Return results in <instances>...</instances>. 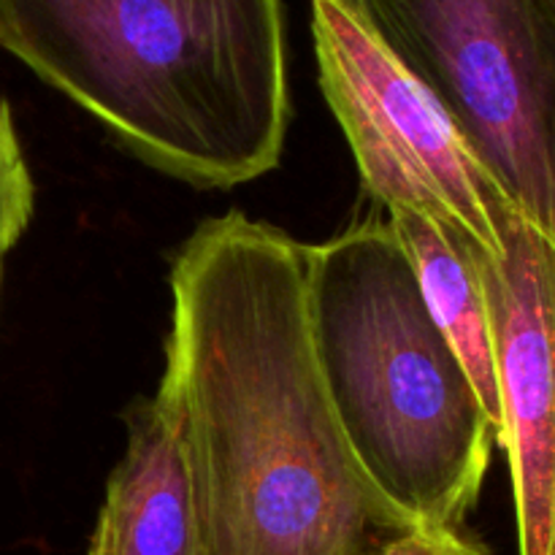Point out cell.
<instances>
[{
  "label": "cell",
  "instance_id": "7",
  "mask_svg": "<svg viewBox=\"0 0 555 555\" xmlns=\"http://www.w3.org/2000/svg\"><path fill=\"white\" fill-rule=\"evenodd\" d=\"M128 444L98 518L114 555H195V524L177 439L155 399L130 406Z\"/></svg>",
  "mask_w": 555,
  "mask_h": 555
},
{
  "label": "cell",
  "instance_id": "4",
  "mask_svg": "<svg viewBox=\"0 0 555 555\" xmlns=\"http://www.w3.org/2000/svg\"><path fill=\"white\" fill-rule=\"evenodd\" d=\"M555 244V0H341Z\"/></svg>",
  "mask_w": 555,
  "mask_h": 555
},
{
  "label": "cell",
  "instance_id": "10",
  "mask_svg": "<svg viewBox=\"0 0 555 555\" xmlns=\"http://www.w3.org/2000/svg\"><path fill=\"white\" fill-rule=\"evenodd\" d=\"M475 542L464 540L459 531L412 529L390 540L383 551L374 555H466Z\"/></svg>",
  "mask_w": 555,
  "mask_h": 555
},
{
  "label": "cell",
  "instance_id": "9",
  "mask_svg": "<svg viewBox=\"0 0 555 555\" xmlns=\"http://www.w3.org/2000/svg\"><path fill=\"white\" fill-rule=\"evenodd\" d=\"M33 198L36 190L16 139L11 108L0 98V266L5 263V255L14 249L30 222Z\"/></svg>",
  "mask_w": 555,
  "mask_h": 555
},
{
  "label": "cell",
  "instance_id": "6",
  "mask_svg": "<svg viewBox=\"0 0 555 555\" xmlns=\"http://www.w3.org/2000/svg\"><path fill=\"white\" fill-rule=\"evenodd\" d=\"M499 258L472 247L491 312L499 439L520 555H555V244L520 211Z\"/></svg>",
  "mask_w": 555,
  "mask_h": 555
},
{
  "label": "cell",
  "instance_id": "11",
  "mask_svg": "<svg viewBox=\"0 0 555 555\" xmlns=\"http://www.w3.org/2000/svg\"><path fill=\"white\" fill-rule=\"evenodd\" d=\"M87 555H114L112 551V534H108L106 524L98 518L95 531H92V540H90V553Z\"/></svg>",
  "mask_w": 555,
  "mask_h": 555
},
{
  "label": "cell",
  "instance_id": "3",
  "mask_svg": "<svg viewBox=\"0 0 555 555\" xmlns=\"http://www.w3.org/2000/svg\"><path fill=\"white\" fill-rule=\"evenodd\" d=\"M307 325L328 410L369 486L417 529L459 531L496 428L388 220L307 247Z\"/></svg>",
  "mask_w": 555,
  "mask_h": 555
},
{
  "label": "cell",
  "instance_id": "2",
  "mask_svg": "<svg viewBox=\"0 0 555 555\" xmlns=\"http://www.w3.org/2000/svg\"><path fill=\"white\" fill-rule=\"evenodd\" d=\"M0 47L182 182L236 188L280 166L282 0H0Z\"/></svg>",
  "mask_w": 555,
  "mask_h": 555
},
{
  "label": "cell",
  "instance_id": "5",
  "mask_svg": "<svg viewBox=\"0 0 555 555\" xmlns=\"http://www.w3.org/2000/svg\"><path fill=\"white\" fill-rule=\"evenodd\" d=\"M320 90L369 195L499 258L513 201L444 108L341 0H312Z\"/></svg>",
  "mask_w": 555,
  "mask_h": 555
},
{
  "label": "cell",
  "instance_id": "13",
  "mask_svg": "<svg viewBox=\"0 0 555 555\" xmlns=\"http://www.w3.org/2000/svg\"><path fill=\"white\" fill-rule=\"evenodd\" d=\"M0 282H3V271H0Z\"/></svg>",
  "mask_w": 555,
  "mask_h": 555
},
{
  "label": "cell",
  "instance_id": "12",
  "mask_svg": "<svg viewBox=\"0 0 555 555\" xmlns=\"http://www.w3.org/2000/svg\"><path fill=\"white\" fill-rule=\"evenodd\" d=\"M466 555H491V553H486V551H482L480 545H472V551L466 553Z\"/></svg>",
  "mask_w": 555,
  "mask_h": 555
},
{
  "label": "cell",
  "instance_id": "8",
  "mask_svg": "<svg viewBox=\"0 0 555 555\" xmlns=\"http://www.w3.org/2000/svg\"><path fill=\"white\" fill-rule=\"evenodd\" d=\"M388 222L404 244L421 282L423 298L442 334L453 345L455 356L464 363L499 439V385L491 312L472 247L421 217L388 215Z\"/></svg>",
  "mask_w": 555,
  "mask_h": 555
},
{
  "label": "cell",
  "instance_id": "1",
  "mask_svg": "<svg viewBox=\"0 0 555 555\" xmlns=\"http://www.w3.org/2000/svg\"><path fill=\"white\" fill-rule=\"evenodd\" d=\"M166 372L195 555H374L417 529L366 482L325 401L307 325V244L242 211L171 266Z\"/></svg>",
  "mask_w": 555,
  "mask_h": 555
}]
</instances>
